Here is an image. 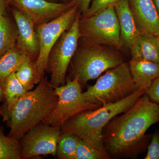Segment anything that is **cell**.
I'll use <instances>...</instances> for the list:
<instances>
[{
	"instance_id": "277c9868",
	"label": "cell",
	"mask_w": 159,
	"mask_h": 159,
	"mask_svg": "<svg viewBox=\"0 0 159 159\" xmlns=\"http://www.w3.org/2000/svg\"><path fill=\"white\" fill-rule=\"evenodd\" d=\"M72 59V79L77 77L81 85L97 79L103 72L124 62L114 48L98 44H79Z\"/></svg>"
},
{
	"instance_id": "cb8c5ba5",
	"label": "cell",
	"mask_w": 159,
	"mask_h": 159,
	"mask_svg": "<svg viewBox=\"0 0 159 159\" xmlns=\"http://www.w3.org/2000/svg\"><path fill=\"white\" fill-rule=\"evenodd\" d=\"M120 0H92L90 6L85 14L80 18L89 17L111 6H114Z\"/></svg>"
},
{
	"instance_id": "52a82bcc",
	"label": "cell",
	"mask_w": 159,
	"mask_h": 159,
	"mask_svg": "<svg viewBox=\"0 0 159 159\" xmlns=\"http://www.w3.org/2000/svg\"><path fill=\"white\" fill-rule=\"evenodd\" d=\"M54 89L58 99L54 109L43 120L47 125L61 127L75 115L101 107L85 98L77 77L69 79L66 84Z\"/></svg>"
},
{
	"instance_id": "1f68e13d",
	"label": "cell",
	"mask_w": 159,
	"mask_h": 159,
	"mask_svg": "<svg viewBox=\"0 0 159 159\" xmlns=\"http://www.w3.org/2000/svg\"><path fill=\"white\" fill-rule=\"evenodd\" d=\"M1 114H2V109L0 108V115H1Z\"/></svg>"
},
{
	"instance_id": "4316f807",
	"label": "cell",
	"mask_w": 159,
	"mask_h": 159,
	"mask_svg": "<svg viewBox=\"0 0 159 159\" xmlns=\"http://www.w3.org/2000/svg\"><path fill=\"white\" fill-rule=\"evenodd\" d=\"M78 6V10L81 13V16L84 15L88 11L92 0H74Z\"/></svg>"
},
{
	"instance_id": "44dd1931",
	"label": "cell",
	"mask_w": 159,
	"mask_h": 159,
	"mask_svg": "<svg viewBox=\"0 0 159 159\" xmlns=\"http://www.w3.org/2000/svg\"><path fill=\"white\" fill-rule=\"evenodd\" d=\"M79 137L61 132L57 142L56 155L61 159H75Z\"/></svg>"
},
{
	"instance_id": "ac0fdd59",
	"label": "cell",
	"mask_w": 159,
	"mask_h": 159,
	"mask_svg": "<svg viewBox=\"0 0 159 159\" xmlns=\"http://www.w3.org/2000/svg\"><path fill=\"white\" fill-rule=\"evenodd\" d=\"M15 75L27 91L32 89L42 79L38 72L35 61L30 56L27 57L16 72Z\"/></svg>"
},
{
	"instance_id": "f546056e",
	"label": "cell",
	"mask_w": 159,
	"mask_h": 159,
	"mask_svg": "<svg viewBox=\"0 0 159 159\" xmlns=\"http://www.w3.org/2000/svg\"><path fill=\"white\" fill-rule=\"evenodd\" d=\"M13 0H6V2L7 5L8 4H10V3H11V2L13 1ZM48 1H51V2H54V0H48Z\"/></svg>"
},
{
	"instance_id": "ba28073f",
	"label": "cell",
	"mask_w": 159,
	"mask_h": 159,
	"mask_svg": "<svg viewBox=\"0 0 159 159\" xmlns=\"http://www.w3.org/2000/svg\"><path fill=\"white\" fill-rule=\"evenodd\" d=\"M80 16L79 11L70 28L61 35L50 51L48 70L51 74L50 82L54 88L65 84L67 70L77 50L80 37Z\"/></svg>"
},
{
	"instance_id": "7c38bea8",
	"label": "cell",
	"mask_w": 159,
	"mask_h": 159,
	"mask_svg": "<svg viewBox=\"0 0 159 159\" xmlns=\"http://www.w3.org/2000/svg\"><path fill=\"white\" fill-rule=\"evenodd\" d=\"M140 34L159 36V18L152 0H128Z\"/></svg>"
},
{
	"instance_id": "30bf717a",
	"label": "cell",
	"mask_w": 159,
	"mask_h": 159,
	"mask_svg": "<svg viewBox=\"0 0 159 159\" xmlns=\"http://www.w3.org/2000/svg\"><path fill=\"white\" fill-rule=\"evenodd\" d=\"M61 133L60 126L41 122L31 129L21 138V159L51 155L56 156L57 142Z\"/></svg>"
},
{
	"instance_id": "8992f818",
	"label": "cell",
	"mask_w": 159,
	"mask_h": 159,
	"mask_svg": "<svg viewBox=\"0 0 159 159\" xmlns=\"http://www.w3.org/2000/svg\"><path fill=\"white\" fill-rule=\"evenodd\" d=\"M78 44H98L116 50L122 48L119 20L114 6L85 18H80Z\"/></svg>"
},
{
	"instance_id": "d4e9b609",
	"label": "cell",
	"mask_w": 159,
	"mask_h": 159,
	"mask_svg": "<svg viewBox=\"0 0 159 159\" xmlns=\"http://www.w3.org/2000/svg\"><path fill=\"white\" fill-rule=\"evenodd\" d=\"M144 159H159V130H156L152 134Z\"/></svg>"
},
{
	"instance_id": "83f0119b",
	"label": "cell",
	"mask_w": 159,
	"mask_h": 159,
	"mask_svg": "<svg viewBox=\"0 0 159 159\" xmlns=\"http://www.w3.org/2000/svg\"><path fill=\"white\" fill-rule=\"evenodd\" d=\"M6 0H0V16L6 15Z\"/></svg>"
},
{
	"instance_id": "6da1fadb",
	"label": "cell",
	"mask_w": 159,
	"mask_h": 159,
	"mask_svg": "<svg viewBox=\"0 0 159 159\" xmlns=\"http://www.w3.org/2000/svg\"><path fill=\"white\" fill-rule=\"evenodd\" d=\"M159 122V105L145 93L124 114L113 119L102 131L103 144L110 157H136L151 140L145 133Z\"/></svg>"
},
{
	"instance_id": "3957f363",
	"label": "cell",
	"mask_w": 159,
	"mask_h": 159,
	"mask_svg": "<svg viewBox=\"0 0 159 159\" xmlns=\"http://www.w3.org/2000/svg\"><path fill=\"white\" fill-rule=\"evenodd\" d=\"M146 92L145 90L139 89L118 102L81 112L61 127V132L76 135L98 150L107 153L103 144V129L117 115L128 111Z\"/></svg>"
},
{
	"instance_id": "f1b7e54d",
	"label": "cell",
	"mask_w": 159,
	"mask_h": 159,
	"mask_svg": "<svg viewBox=\"0 0 159 159\" xmlns=\"http://www.w3.org/2000/svg\"><path fill=\"white\" fill-rule=\"evenodd\" d=\"M159 18V0H152Z\"/></svg>"
},
{
	"instance_id": "7a4b0ae2",
	"label": "cell",
	"mask_w": 159,
	"mask_h": 159,
	"mask_svg": "<svg viewBox=\"0 0 159 159\" xmlns=\"http://www.w3.org/2000/svg\"><path fill=\"white\" fill-rule=\"evenodd\" d=\"M57 99L54 87L44 77L36 88L27 91L10 108L2 111L4 121L10 129L8 136L20 140L48 116Z\"/></svg>"
},
{
	"instance_id": "7402d4cb",
	"label": "cell",
	"mask_w": 159,
	"mask_h": 159,
	"mask_svg": "<svg viewBox=\"0 0 159 159\" xmlns=\"http://www.w3.org/2000/svg\"><path fill=\"white\" fill-rule=\"evenodd\" d=\"M20 140L6 136L0 126V159H20Z\"/></svg>"
},
{
	"instance_id": "4fadbf2b",
	"label": "cell",
	"mask_w": 159,
	"mask_h": 159,
	"mask_svg": "<svg viewBox=\"0 0 159 159\" xmlns=\"http://www.w3.org/2000/svg\"><path fill=\"white\" fill-rule=\"evenodd\" d=\"M12 13L17 29L16 46L36 61L39 54L40 44L35 26L27 16L18 9H13Z\"/></svg>"
},
{
	"instance_id": "9c48e42d",
	"label": "cell",
	"mask_w": 159,
	"mask_h": 159,
	"mask_svg": "<svg viewBox=\"0 0 159 159\" xmlns=\"http://www.w3.org/2000/svg\"><path fill=\"white\" fill-rule=\"evenodd\" d=\"M78 11V6L76 4L56 18L35 27L40 44L39 54L35 65L42 78L48 70V59L51 49L61 35L70 28Z\"/></svg>"
},
{
	"instance_id": "5bb4252c",
	"label": "cell",
	"mask_w": 159,
	"mask_h": 159,
	"mask_svg": "<svg viewBox=\"0 0 159 159\" xmlns=\"http://www.w3.org/2000/svg\"><path fill=\"white\" fill-rule=\"evenodd\" d=\"M119 20L122 47L130 48L139 37V31L129 6L128 0H120L114 5Z\"/></svg>"
},
{
	"instance_id": "d6a6232c",
	"label": "cell",
	"mask_w": 159,
	"mask_h": 159,
	"mask_svg": "<svg viewBox=\"0 0 159 159\" xmlns=\"http://www.w3.org/2000/svg\"></svg>"
},
{
	"instance_id": "ffe728a7",
	"label": "cell",
	"mask_w": 159,
	"mask_h": 159,
	"mask_svg": "<svg viewBox=\"0 0 159 159\" xmlns=\"http://www.w3.org/2000/svg\"><path fill=\"white\" fill-rule=\"evenodd\" d=\"M17 29L6 15L0 16V57L16 46Z\"/></svg>"
},
{
	"instance_id": "e0dca14e",
	"label": "cell",
	"mask_w": 159,
	"mask_h": 159,
	"mask_svg": "<svg viewBox=\"0 0 159 159\" xmlns=\"http://www.w3.org/2000/svg\"><path fill=\"white\" fill-rule=\"evenodd\" d=\"M29 55L16 46L0 57V86L6 78L16 73Z\"/></svg>"
},
{
	"instance_id": "d6986e66",
	"label": "cell",
	"mask_w": 159,
	"mask_h": 159,
	"mask_svg": "<svg viewBox=\"0 0 159 159\" xmlns=\"http://www.w3.org/2000/svg\"><path fill=\"white\" fill-rule=\"evenodd\" d=\"M2 89L5 99V103L1 108L2 111L10 108L20 97L27 92L17 79L15 73L9 75L6 78Z\"/></svg>"
},
{
	"instance_id": "9a60e30c",
	"label": "cell",
	"mask_w": 159,
	"mask_h": 159,
	"mask_svg": "<svg viewBox=\"0 0 159 159\" xmlns=\"http://www.w3.org/2000/svg\"><path fill=\"white\" fill-rule=\"evenodd\" d=\"M129 70L137 89L147 91L159 77V64L145 60L132 58Z\"/></svg>"
},
{
	"instance_id": "4dcf8cb0",
	"label": "cell",
	"mask_w": 159,
	"mask_h": 159,
	"mask_svg": "<svg viewBox=\"0 0 159 159\" xmlns=\"http://www.w3.org/2000/svg\"><path fill=\"white\" fill-rule=\"evenodd\" d=\"M2 89L1 88V87L0 86V97H1V95H2Z\"/></svg>"
},
{
	"instance_id": "5b68a950",
	"label": "cell",
	"mask_w": 159,
	"mask_h": 159,
	"mask_svg": "<svg viewBox=\"0 0 159 159\" xmlns=\"http://www.w3.org/2000/svg\"><path fill=\"white\" fill-rule=\"evenodd\" d=\"M137 90L129 64L124 62L108 70L95 84L89 86L84 94L89 101L102 106L120 101Z\"/></svg>"
},
{
	"instance_id": "8fae6325",
	"label": "cell",
	"mask_w": 159,
	"mask_h": 159,
	"mask_svg": "<svg viewBox=\"0 0 159 159\" xmlns=\"http://www.w3.org/2000/svg\"><path fill=\"white\" fill-rule=\"evenodd\" d=\"M11 3L27 16L35 27L56 18L76 4L74 0L66 3L48 0H13Z\"/></svg>"
},
{
	"instance_id": "484cf974",
	"label": "cell",
	"mask_w": 159,
	"mask_h": 159,
	"mask_svg": "<svg viewBox=\"0 0 159 159\" xmlns=\"http://www.w3.org/2000/svg\"><path fill=\"white\" fill-rule=\"evenodd\" d=\"M146 94L152 102L159 105V77L154 80Z\"/></svg>"
},
{
	"instance_id": "2e32d148",
	"label": "cell",
	"mask_w": 159,
	"mask_h": 159,
	"mask_svg": "<svg viewBox=\"0 0 159 159\" xmlns=\"http://www.w3.org/2000/svg\"><path fill=\"white\" fill-rule=\"evenodd\" d=\"M132 58L145 60L159 64V37L140 34L130 47Z\"/></svg>"
},
{
	"instance_id": "603a6c76",
	"label": "cell",
	"mask_w": 159,
	"mask_h": 159,
	"mask_svg": "<svg viewBox=\"0 0 159 159\" xmlns=\"http://www.w3.org/2000/svg\"><path fill=\"white\" fill-rule=\"evenodd\" d=\"M108 154L98 150L79 138L75 159H108Z\"/></svg>"
}]
</instances>
